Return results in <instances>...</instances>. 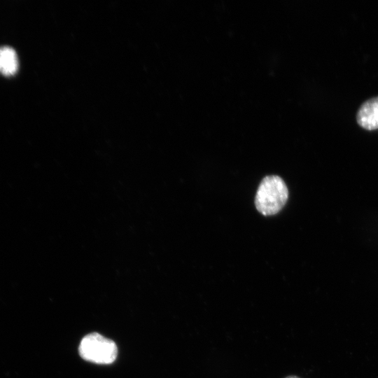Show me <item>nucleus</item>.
Masks as SVG:
<instances>
[{
	"mask_svg": "<svg viewBox=\"0 0 378 378\" xmlns=\"http://www.w3.org/2000/svg\"><path fill=\"white\" fill-rule=\"evenodd\" d=\"M288 197L286 183L278 176H268L260 182L255 198L257 210L264 216L279 212Z\"/></svg>",
	"mask_w": 378,
	"mask_h": 378,
	"instance_id": "nucleus-1",
	"label": "nucleus"
},
{
	"mask_svg": "<svg viewBox=\"0 0 378 378\" xmlns=\"http://www.w3.org/2000/svg\"><path fill=\"white\" fill-rule=\"evenodd\" d=\"M357 122L369 130L378 129V97L365 102L357 113Z\"/></svg>",
	"mask_w": 378,
	"mask_h": 378,
	"instance_id": "nucleus-3",
	"label": "nucleus"
},
{
	"mask_svg": "<svg viewBox=\"0 0 378 378\" xmlns=\"http://www.w3.org/2000/svg\"><path fill=\"white\" fill-rule=\"evenodd\" d=\"M18 69V59L15 50L8 46L0 47V74L13 76Z\"/></svg>",
	"mask_w": 378,
	"mask_h": 378,
	"instance_id": "nucleus-4",
	"label": "nucleus"
},
{
	"mask_svg": "<svg viewBox=\"0 0 378 378\" xmlns=\"http://www.w3.org/2000/svg\"><path fill=\"white\" fill-rule=\"evenodd\" d=\"M285 378H300V377H298L297 376H295V375H291V376H288V377H286Z\"/></svg>",
	"mask_w": 378,
	"mask_h": 378,
	"instance_id": "nucleus-5",
	"label": "nucleus"
},
{
	"mask_svg": "<svg viewBox=\"0 0 378 378\" xmlns=\"http://www.w3.org/2000/svg\"><path fill=\"white\" fill-rule=\"evenodd\" d=\"M78 351L81 358L87 361L110 364L117 357L118 348L113 340L97 332H92L82 339Z\"/></svg>",
	"mask_w": 378,
	"mask_h": 378,
	"instance_id": "nucleus-2",
	"label": "nucleus"
}]
</instances>
